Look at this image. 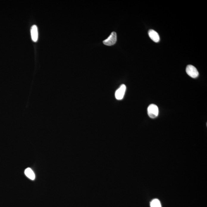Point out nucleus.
<instances>
[{
	"label": "nucleus",
	"instance_id": "nucleus-6",
	"mask_svg": "<svg viewBox=\"0 0 207 207\" xmlns=\"http://www.w3.org/2000/svg\"><path fill=\"white\" fill-rule=\"evenodd\" d=\"M148 35L150 38L152 40L153 42H158L160 40V37L157 32L155 31L154 30H150L148 32Z\"/></svg>",
	"mask_w": 207,
	"mask_h": 207
},
{
	"label": "nucleus",
	"instance_id": "nucleus-4",
	"mask_svg": "<svg viewBox=\"0 0 207 207\" xmlns=\"http://www.w3.org/2000/svg\"><path fill=\"white\" fill-rule=\"evenodd\" d=\"M126 87L125 85L122 84L115 92V97L117 100H121L124 98Z\"/></svg>",
	"mask_w": 207,
	"mask_h": 207
},
{
	"label": "nucleus",
	"instance_id": "nucleus-7",
	"mask_svg": "<svg viewBox=\"0 0 207 207\" xmlns=\"http://www.w3.org/2000/svg\"><path fill=\"white\" fill-rule=\"evenodd\" d=\"M25 174L27 177L32 180H34L35 178V175L31 168H26L25 170Z\"/></svg>",
	"mask_w": 207,
	"mask_h": 207
},
{
	"label": "nucleus",
	"instance_id": "nucleus-8",
	"mask_svg": "<svg viewBox=\"0 0 207 207\" xmlns=\"http://www.w3.org/2000/svg\"><path fill=\"white\" fill-rule=\"evenodd\" d=\"M151 207H161V203L158 199H155L153 200L150 203Z\"/></svg>",
	"mask_w": 207,
	"mask_h": 207
},
{
	"label": "nucleus",
	"instance_id": "nucleus-2",
	"mask_svg": "<svg viewBox=\"0 0 207 207\" xmlns=\"http://www.w3.org/2000/svg\"><path fill=\"white\" fill-rule=\"evenodd\" d=\"M186 72L189 76L193 78L198 76L199 73L197 69L192 65H188L186 68Z\"/></svg>",
	"mask_w": 207,
	"mask_h": 207
},
{
	"label": "nucleus",
	"instance_id": "nucleus-3",
	"mask_svg": "<svg viewBox=\"0 0 207 207\" xmlns=\"http://www.w3.org/2000/svg\"><path fill=\"white\" fill-rule=\"evenodd\" d=\"M117 34L115 32H112L108 38L103 41V43L107 46H112L116 43Z\"/></svg>",
	"mask_w": 207,
	"mask_h": 207
},
{
	"label": "nucleus",
	"instance_id": "nucleus-5",
	"mask_svg": "<svg viewBox=\"0 0 207 207\" xmlns=\"http://www.w3.org/2000/svg\"><path fill=\"white\" fill-rule=\"evenodd\" d=\"M30 32L32 40L34 42H37L38 40V36L37 26L36 25H33L32 26Z\"/></svg>",
	"mask_w": 207,
	"mask_h": 207
},
{
	"label": "nucleus",
	"instance_id": "nucleus-1",
	"mask_svg": "<svg viewBox=\"0 0 207 207\" xmlns=\"http://www.w3.org/2000/svg\"><path fill=\"white\" fill-rule=\"evenodd\" d=\"M148 115L150 117L154 119L158 116L159 110L157 106L154 104H151L147 109Z\"/></svg>",
	"mask_w": 207,
	"mask_h": 207
}]
</instances>
